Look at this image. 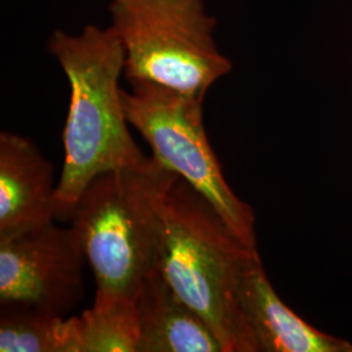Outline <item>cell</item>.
I'll return each mask as SVG.
<instances>
[{"mask_svg": "<svg viewBox=\"0 0 352 352\" xmlns=\"http://www.w3.org/2000/svg\"><path fill=\"white\" fill-rule=\"evenodd\" d=\"M49 51L63 68L71 102L63 131L64 164L56 186L58 218H68L96 176L146 164L128 129L119 77L126 51L113 29L89 25L78 36L56 30Z\"/></svg>", "mask_w": 352, "mask_h": 352, "instance_id": "1", "label": "cell"}, {"mask_svg": "<svg viewBox=\"0 0 352 352\" xmlns=\"http://www.w3.org/2000/svg\"><path fill=\"white\" fill-rule=\"evenodd\" d=\"M174 173L153 157L96 176L69 219L96 279V300L133 299L157 269L160 206Z\"/></svg>", "mask_w": 352, "mask_h": 352, "instance_id": "2", "label": "cell"}, {"mask_svg": "<svg viewBox=\"0 0 352 352\" xmlns=\"http://www.w3.org/2000/svg\"><path fill=\"white\" fill-rule=\"evenodd\" d=\"M122 90L126 120L149 144L153 158L183 177L217 209L227 226L257 248L256 217L230 188L204 126V100L142 80Z\"/></svg>", "mask_w": 352, "mask_h": 352, "instance_id": "5", "label": "cell"}, {"mask_svg": "<svg viewBox=\"0 0 352 352\" xmlns=\"http://www.w3.org/2000/svg\"><path fill=\"white\" fill-rule=\"evenodd\" d=\"M0 351L78 352L75 317L23 302H0Z\"/></svg>", "mask_w": 352, "mask_h": 352, "instance_id": "10", "label": "cell"}, {"mask_svg": "<svg viewBox=\"0 0 352 352\" xmlns=\"http://www.w3.org/2000/svg\"><path fill=\"white\" fill-rule=\"evenodd\" d=\"M254 252L208 199L174 175L160 206L157 269L205 320L223 352H235V291Z\"/></svg>", "mask_w": 352, "mask_h": 352, "instance_id": "3", "label": "cell"}, {"mask_svg": "<svg viewBox=\"0 0 352 352\" xmlns=\"http://www.w3.org/2000/svg\"><path fill=\"white\" fill-rule=\"evenodd\" d=\"M78 352H138L136 300H96L75 317Z\"/></svg>", "mask_w": 352, "mask_h": 352, "instance_id": "11", "label": "cell"}, {"mask_svg": "<svg viewBox=\"0 0 352 352\" xmlns=\"http://www.w3.org/2000/svg\"><path fill=\"white\" fill-rule=\"evenodd\" d=\"M235 352H352L349 340L304 321L278 296L258 251L241 269L235 291Z\"/></svg>", "mask_w": 352, "mask_h": 352, "instance_id": "7", "label": "cell"}, {"mask_svg": "<svg viewBox=\"0 0 352 352\" xmlns=\"http://www.w3.org/2000/svg\"><path fill=\"white\" fill-rule=\"evenodd\" d=\"M85 263L75 228L54 221L0 238V302L65 316L84 296Z\"/></svg>", "mask_w": 352, "mask_h": 352, "instance_id": "6", "label": "cell"}, {"mask_svg": "<svg viewBox=\"0 0 352 352\" xmlns=\"http://www.w3.org/2000/svg\"><path fill=\"white\" fill-rule=\"evenodd\" d=\"M138 352H223L213 330L173 289L158 269L136 296Z\"/></svg>", "mask_w": 352, "mask_h": 352, "instance_id": "9", "label": "cell"}, {"mask_svg": "<svg viewBox=\"0 0 352 352\" xmlns=\"http://www.w3.org/2000/svg\"><path fill=\"white\" fill-rule=\"evenodd\" d=\"M54 167L24 136L0 133V238L56 218Z\"/></svg>", "mask_w": 352, "mask_h": 352, "instance_id": "8", "label": "cell"}, {"mask_svg": "<svg viewBox=\"0 0 352 352\" xmlns=\"http://www.w3.org/2000/svg\"><path fill=\"white\" fill-rule=\"evenodd\" d=\"M113 33L124 51L126 80H142L205 100L232 64L217 49L215 19L205 0H113Z\"/></svg>", "mask_w": 352, "mask_h": 352, "instance_id": "4", "label": "cell"}]
</instances>
